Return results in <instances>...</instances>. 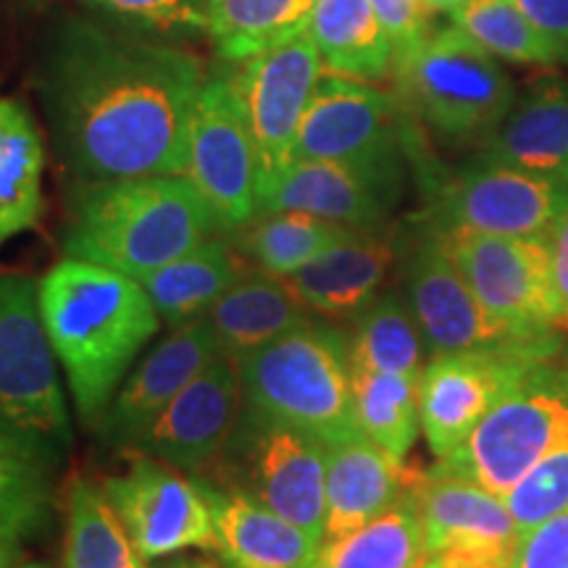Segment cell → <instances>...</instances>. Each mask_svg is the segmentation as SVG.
<instances>
[{
  "label": "cell",
  "mask_w": 568,
  "mask_h": 568,
  "mask_svg": "<svg viewBox=\"0 0 568 568\" xmlns=\"http://www.w3.org/2000/svg\"><path fill=\"white\" fill-rule=\"evenodd\" d=\"M203 82L187 48L71 19L51 42L40 90L61 161L98 182L182 174Z\"/></svg>",
  "instance_id": "6da1fadb"
},
{
  "label": "cell",
  "mask_w": 568,
  "mask_h": 568,
  "mask_svg": "<svg viewBox=\"0 0 568 568\" xmlns=\"http://www.w3.org/2000/svg\"><path fill=\"white\" fill-rule=\"evenodd\" d=\"M38 301L77 414L98 426L140 353L161 332L159 311L142 282L80 258H63L42 276Z\"/></svg>",
  "instance_id": "7a4b0ae2"
},
{
  "label": "cell",
  "mask_w": 568,
  "mask_h": 568,
  "mask_svg": "<svg viewBox=\"0 0 568 568\" xmlns=\"http://www.w3.org/2000/svg\"><path fill=\"white\" fill-rule=\"evenodd\" d=\"M213 234L226 232L182 174L80 182L71 197L63 253L142 282Z\"/></svg>",
  "instance_id": "3957f363"
},
{
  "label": "cell",
  "mask_w": 568,
  "mask_h": 568,
  "mask_svg": "<svg viewBox=\"0 0 568 568\" xmlns=\"http://www.w3.org/2000/svg\"><path fill=\"white\" fill-rule=\"evenodd\" d=\"M245 408L318 443L361 435L353 416L351 353L335 326L314 318L237 361Z\"/></svg>",
  "instance_id": "277c9868"
},
{
  "label": "cell",
  "mask_w": 568,
  "mask_h": 568,
  "mask_svg": "<svg viewBox=\"0 0 568 568\" xmlns=\"http://www.w3.org/2000/svg\"><path fill=\"white\" fill-rule=\"evenodd\" d=\"M393 80L410 116L447 145H481L516 103L508 71L453 24L395 59Z\"/></svg>",
  "instance_id": "5b68a950"
},
{
  "label": "cell",
  "mask_w": 568,
  "mask_h": 568,
  "mask_svg": "<svg viewBox=\"0 0 568 568\" xmlns=\"http://www.w3.org/2000/svg\"><path fill=\"white\" fill-rule=\"evenodd\" d=\"M408 161L424 195L422 224L429 230L550 237L568 211V182L552 176L481 159L445 172L426 151L422 126L408 134Z\"/></svg>",
  "instance_id": "8992f818"
},
{
  "label": "cell",
  "mask_w": 568,
  "mask_h": 568,
  "mask_svg": "<svg viewBox=\"0 0 568 568\" xmlns=\"http://www.w3.org/2000/svg\"><path fill=\"white\" fill-rule=\"evenodd\" d=\"M568 447V372L552 355L510 387L456 453L432 474L460 477L506 497L537 464Z\"/></svg>",
  "instance_id": "52a82bcc"
},
{
  "label": "cell",
  "mask_w": 568,
  "mask_h": 568,
  "mask_svg": "<svg viewBox=\"0 0 568 568\" xmlns=\"http://www.w3.org/2000/svg\"><path fill=\"white\" fill-rule=\"evenodd\" d=\"M0 429L55 466L74 443L38 282L27 274H0Z\"/></svg>",
  "instance_id": "ba28073f"
},
{
  "label": "cell",
  "mask_w": 568,
  "mask_h": 568,
  "mask_svg": "<svg viewBox=\"0 0 568 568\" xmlns=\"http://www.w3.org/2000/svg\"><path fill=\"white\" fill-rule=\"evenodd\" d=\"M410 113L395 92L322 71L297 132L295 159L337 161L400 197Z\"/></svg>",
  "instance_id": "9c48e42d"
},
{
  "label": "cell",
  "mask_w": 568,
  "mask_h": 568,
  "mask_svg": "<svg viewBox=\"0 0 568 568\" xmlns=\"http://www.w3.org/2000/svg\"><path fill=\"white\" fill-rule=\"evenodd\" d=\"M211 466L219 468L213 481L243 489L324 542L326 445L316 437L243 406L230 443Z\"/></svg>",
  "instance_id": "30bf717a"
},
{
  "label": "cell",
  "mask_w": 568,
  "mask_h": 568,
  "mask_svg": "<svg viewBox=\"0 0 568 568\" xmlns=\"http://www.w3.org/2000/svg\"><path fill=\"white\" fill-rule=\"evenodd\" d=\"M403 295L414 311L429 355L503 351L556 339V329H524L493 314L468 287L437 234L424 224L406 253Z\"/></svg>",
  "instance_id": "8fae6325"
},
{
  "label": "cell",
  "mask_w": 568,
  "mask_h": 568,
  "mask_svg": "<svg viewBox=\"0 0 568 568\" xmlns=\"http://www.w3.org/2000/svg\"><path fill=\"white\" fill-rule=\"evenodd\" d=\"M255 148L232 63L213 69L193 109L187 132L184 172L205 197L226 234L258 216L255 193Z\"/></svg>",
  "instance_id": "7c38bea8"
},
{
  "label": "cell",
  "mask_w": 568,
  "mask_h": 568,
  "mask_svg": "<svg viewBox=\"0 0 568 568\" xmlns=\"http://www.w3.org/2000/svg\"><path fill=\"white\" fill-rule=\"evenodd\" d=\"M322 71V55L308 32L243 63H232L234 88L243 101L255 148L258 203L272 193L274 184L295 161L303 113Z\"/></svg>",
  "instance_id": "4fadbf2b"
},
{
  "label": "cell",
  "mask_w": 568,
  "mask_h": 568,
  "mask_svg": "<svg viewBox=\"0 0 568 568\" xmlns=\"http://www.w3.org/2000/svg\"><path fill=\"white\" fill-rule=\"evenodd\" d=\"M556 347L558 337L503 351L432 355L418 379V418L432 456L443 460L456 453L495 403Z\"/></svg>",
  "instance_id": "5bb4252c"
},
{
  "label": "cell",
  "mask_w": 568,
  "mask_h": 568,
  "mask_svg": "<svg viewBox=\"0 0 568 568\" xmlns=\"http://www.w3.org/2000/svg\"><path fill=\"white\" fill-rule=\"evenodd\" d=\"M103 489L145 560L216 550L209 497L180 468L132 447L124 471L105 479Z\"/></svg>",
  "instance_id": "9a60e30c"
},
{
  "label": "cell",
  "mask_w": 568,
  "mask_h": 568,
  "mask_svg": "<svg viewBox=\"0 0 568 568\" xmlns=\"http://www.w3.org/2000/svg\"><path fill=\"white\" fill-rule=\"evenodd\" d=\"M432 232L493 314L524 329H556L552 234L506 237L460 230Z\"/></svg>",
  "instance_id": "2e32d148"
},
{
  "label": "cell",
  "mask_w": 568,
  "mask_h": 568,
  "mask_svg": "<svg viewBox=\"0 0 568 568\" xmlns=\"http://www.w3.org/2000/svg\"><path fill=\"white\" fill-rule=\"evenodd\" d=\"M243 406L237 361L219 353L148 426L134 450L197 477L222 456Z\"/></svg>",
  "instance_id": "e0dca14e"
},
{
  "label": "cell",
  "mask_w": 568,
  "mask_h": 568,
  "mask_svg": "<svg viewBox=\"0 0 568 568\" xmlns=\"http://www.w3.org/2000/svg\"><path fill=\"white\" fill-rule=\"evenodd\" d=\"M219 353L222 351L209 318L169 332L124 376L109 410L98 422L101 437L116 447L138 445L148 426Z\"/></svg>",
  "instance_id": "ac0fdd59"
},
{
  "label": "cell",
  "mask_w": 568,
  "mask_h": 568,
  "mask_svg": "<svg viewBox=\"0 0 568 568\" xmlns=\"http://www.w3.org/2000/svg\"><path fill=\"white\" fill-rule=\"evenodd\" d=\"M426 556L514 560L518 527L506 497L460 477L424 474L414 489Z\"/></svg>",
  "instance_id": "d6986e66"
},
{
  "label": "cell",
  "mask_w": 568,
  "mask_h": 568,
  "mask_svg": "<svg viewBox=\"0 0 568 568\" xmlns=\"http://www.w3.org/2000/svg\"><path fill=\"white\" fill-rule=\"evenodd\" d=\"M216 524L213 556L224 568H314L322 539L295 527L243 489L195 477Z\"/></svg>",
  "instance_id": "ffe728a7"
},
{
  "label": "cell",
  "mask_w": 568,
  "mask_h": 568,
  "mask_svg": "<svg viewBox=\"0 0 568 568\" xmlns=\"http://www.w3.org/2000/svg\"><path fill=\"white\" fill-rule=\"evenodd\" d=\"M397 253L400 247L385 230L353 232L282 280L311 316L355 318L382 293Z\"/></svg>",
  "instance_id": "44dd1931"
},
{
  "label": "cell",
  "mask_w": 568,
  "mask_h": 568,
  "mask_svg": "<svg viewBox=\"0 0 568 568\" xmlns=\"http://www.w3.org/2000/svg\"><path fill=\"white\" fill-rule=\"evenodd\" d=\"M424 474L410 471L364 435L326 445V527L324 539H337L374 521L403 500Z\"/></svg>",
  "instance_id": "7402d4cb"
},
{
  "label": "cell",
  "mask_w": 568,
  "mask_h": 568,
  "mask_svg": "<svg viewBox=\"0 0 568 568\" xmlns=\"http://www.w3.org/2000/svg\"><path fill=\"white\" fill-rule=\"evenodd\" d=\"M397 197L337 161L295 159L258 203V213L301 211L355 232H382Z\"/></svg>",
  "instance_id": "603a6c76"
},
{
  "label": "cell",
  "mask_w": 568,
  "mask_h": 568,
  "mask_svg": "<svg viewBox=\"0 0 568 568\" xmlns=\"http://www.w3.org/2000/svg\"><path fill=\"white\" fill-rule=\"evenodd\" d=\"M477 159L568 182V80H545L516 98Z\"/></svg>",
  "instance_id": "cb8c5ba5"
},
{
  "label": "cell",
  "mask_w": 568,
  "mask_h": 568,
  "mask_svg": "<svg viewBox=\"0 0 568 568\" xmlns=\"http://www.w3.org/2000/svg\"><path fill=\"white\" fill-rule=\"evenodd\" d=\"M205 318L213 326L219 351L240 361L308 322L311 314L295 301L282 276L247 266Z\"/></svg>",
  "instance_id": "d4e9b609"
},
{
  "label": "cell",
  "mask_w": 568,
  "mask_h": 568,
  "mask_svg": "<svg viewBox=\"0 0 568 568\" xmlns=\"http://www.w3.org/2000/svg\"><path fill=\"white\" fill-rule=\"evenodd\" d=\"M245 268L247 261L234 247L230 234H213L142 280V287L151 295L161 322L169 329H176L209 316L219 297L240 280Z\"/></svg>",
  "instance_id": "484cf974"
},
{
  "label": "cell",
  "mask_w": 568,
  "mask_h": 568,
  "mask_svg": "<svg viewBox=\"0 0 568 568\" xmlns=\"http://www.w3.org/2000/svg\"><path fill=\"white\" fill-rule=\"evenodd\" d=\"M308 34L326 71L361 82L393 77L395 45L368 0H316Z\"/></svg>",
  "instance_id": "4316f807"
},
{
  "label": "cell",
  "mask_w": 568,
  "mask_h": 568,
  "mask_svg": "<svg viewBox=\"0 0 568 568\" xmlns=\"http://www.w3.org/2000/svg\"><path fill=\"white\" fill-rule=\"evenodd\" d=\"M45 148L27 105L0 98V247L42 216Z\"/></svg>",
  "instance_id": "83f0119b"
},
{
  "label": "cell",
  "mask_w": 568,
  "mask_h": 568,
  "mask_svg": "<svg viewBox=\"0 0 568 568\" xmlns=\"http://www.w3.org/2000/svg\"><path fill=\"white\" fill-rule=\"evenodd\" d=\"M316 0H205V24L222 63L253 55L308 32Z\"/></svg>",
  "instance_id": "f1b7e54d"
},
{
  "label": "cell",
  "mask_w": 568,
  "mask_h": 568,
  "mask_svg": "<svg viewBox=\"0 0 568 568\" xmlns=\"http://www.w3.org/2000/svg\"><path fill=\"white\" fill-rule=\"evenodd\" d=\"M355 230L301 211L258 213L253 222L232 232V243L247 266L274 276H290L318 258L332 245L343 243Z\"/></svg>",
  "instance_id": "f546056e"
},
{
  "label": "cell",
  "mask_w": 568,
  "mask_h": 568,
  "mask_svg": "<svg viewBox=\"0 0 568 568\" xmlns=\"http://www.w3.org/2000/svg\"><path fill=\"white\" fill-rule=\"evenodd\" d=\"M414 489L361 529L324 539L314 568H422L429 556Z\"/></svg>",
  "instance_id": "4dcf8cb0"
},
{
  "label": "cell",
  "mask_w": 568,
  "mask_h": 568,
  "mask_svg": "<svg viewBox=\"0 0 568 568\" xmlns=\"http://www.w3.org/2000/svg\"><path fill=\"white\" fill-rule=\"evenodd\" d=\"M103 485L74 479L67 493L63 568H148Z\"/></svg>",
  "instance_id": "1f68e13d"
},
{
  "label": "cell",
  "mask_w": 568,
  "mask_h": 568,
  "mask_svg": "<svg viewBox=\"0 0 568 568\" xmlns=\"http://www.w3.org/2000/svg\"><path fill=\"white\" fill-rule=\"evenodd\" d=\"M353 322V335L347 337L353 368L422 379L426 345L406 295L385 290Z\"/></svg>",
  "instance_id": "d6a6232c"
},
{
  "label": "cell",
  "mask_w": 568,
  "mask_h": 568,
  "mask_svg": "<svg viewBox=\"0 0 568 568\" xmlns=\"http://www.w3.org/2000/svg\"><path fill=\"white\" fill-rule=\"evenodd\" d=\"M353 416L364 437L397 460H406L414 447L418 418V379L403 374L366 372L351 366Z\"/></svg>",
  "instance_id": "836d02e7"
},
{
  "label": "cell",
  "mask_w": 568,
  "mask_h": 568,
  "mask_svg": "<svg viewBox=\"0 0 568 568\" xmlns=\"http://www.w3.org/2000/svg\"><path fill=\"white\" fill-rule=\"evenodd\" d=\"M55 464L0 429V531L32 537L45 527L55 503Z\"/></svg>",
  "instance_id": "e575fe53"
},
{
  "label": "cell",
  "mask_w": 568,
  "mask_h": 568,
  "mask_svg": "<svg viewBox=\"0 0 568 568\" xmlns=\"http://www.w3.org/2000/svg\"><path fill=\"white\" fill-rule=\"evenodd\" d=\"M450 24L493 53L497 61L539 69H556L564 63L556 48L510 0H471L460 11L450 13Z\"/></svg>",
  "instance_id": "d590c367"
},
{
  "label": "cell",
  "mask_w": 568,
  "mask_h": 568,
  "mask_svg": "<svg viewBox=\"0 0 568 568\" xmlns=\"http://www.w3.org/2000/svg\"><path fill=\"white\" fill-rule=\"evenodd\" d=\"M126 32L163 42L195 40L209 32L205 0H90Z\"/></svg>",
  "instance_id": "8d00e7d4"
},
{
  "label": "cell",
  "mask_w": 568,
  "mask_h": 568,
  "mask_svg": "<svg viewBox=\"0 0 568 568\" xmlns=\"http://www.w3.org/2000/svg\"><path fill=\"white\" fill-rule=\"evenodd\" d=\"M506 503L518 535H527L537 524L568 510V447L531 468L506 495Z\"/></svg>",
  "instance_id": "74e56055"
},
{
  "label": "cell",
  "mask_w": 568,
  "mask_h": 568,
  "mask_svg": "<svg viewBox=\"0 0 568 568\" xmlns=\"http://www.w3.org/2000/svg\"><path fill=\"white\" fill-rule=\"evenodd\" d=\"M510 568H568V510L518 537Z\"/></svg>",
  "instance_id": "f35d334b"
},
{
  "label": "cell",
  "mask_w": 568,
  "mask_h": 568,
  "mask_svg": "<svg viewBox=\"0 0 568 568\" xmlns=\"http://www.w3.org/2000/svg\"><path fill=\"white\" fill-rule=\"evenodd\" d=\"M395 45V59L414 51L432 34V13L424 0H368Z\"/></svg>",
  "instance_id": "ab89813d"
},
{
  "label": "cell",
  "mask_w": 568,
  "mask_h": 568,
  "mask_svg": "<svg viewBox=\"0 0 568 568\" xmlns=\"http://www.w3.org/2000/svg\"><path fill=\"white\" fill-rule=\"evenodd\" d=\"M568 63V0H510Z\"/></svg>",
  "instance_id": "60d3db41"
},
{
  "label": "cell",
  "mask_w": 568,
  "mask_h": 568,
  "mask_svg": "<svg viewBox=\"0 0 568 568\" xmlns=\"http://www.w3.org/2000/svg\"><path fill=\"white\" fill-rule=\"evenodd\" d=\"M552 284H556V329L568 335V211L552 232Z\"/></svg>",
  "instance_id": "b9f144b4"
},
{
  "label": "cell",
  "mask_w": 568,
  "mask_h": 568,
  "mask_svg": "<svg viewBox=\"0 0 568 568\" xmlns=\"http://www.w3.org/2000/svg\"><path fill=\"white\" fill-rule=\"evenodd\" d=\"M21 560V539L0 531V568H9Z\"/></svg>",
  "instance_id": "7bdbcfd3"
},
{
  "label": "cell",
  "mask_w": 568,
  "mask_h": 568,
  "mask_svg": "<svg viewBox=\"0 0 568 568\" xmlns=\"http://www.w3.org/2000/svg\"><path fill=\"white\" fill-rule=\"evenodd\" d=\"M161 568H222V566L201 556H180V558L174 556L172 560H166V564H161Z\"/></svg>",
  "instance_id": "ee69618b"
},
{
  "label": "cell",
  "mask_w": 568,
  "mask_h": 568,
  "mask_svg": "<svg viewBox=\"0 0 568 568\" xmlns=\"http://www.w3.org/2000/svg\"><path fill=\"white\" fill-rule=\"evenodd\" d=\"M424 3H426V9H429L432 17H435V13H447V17H450V13L460 11L464 6L471 3V0H424Z\"/></svg>",
  "instance_id": "f6af8a7d"
},
{
  "label": "cell",
  "mask_w": 568,
  "mask_h": 568,
  "mask_svg": "<svg viewBox=\"0 0 568 568\" xmlns=\"http://www.w3.org/2000/svg\"><path fill=\"white\" fill-rule=\"evenodd\" d=\"M9 568H48L45 564H24V560H19V564H13Z\"/></svg>",
  "instance_id": "bcb514c9"
},
{
  "label": "cell",
  "mask_w": 568,
  "mask_h": 568,
  "mask_svg": "<svg viewBox=\"0 0 568 568\" xmlns=\"http://www.w3.org/2000/svg\"><path fill=\"white\" fill-rule=\"evenodd\" d=\"M422 568H439V564H437V558H426V564H424Z\"/></svg>",
  "instance_id": "7dc6e473"
}]
</instances>
